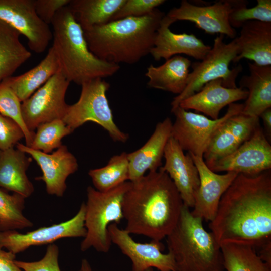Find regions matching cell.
<instances>
[{
  "mask_svg": "<svg viewBox=\"0 0 271 271\" xmlns=\"http://www.w3.org/2000/svg\"><path fill=\"white\" fill-rule=\"evenodd\" d=\"M165 2L164 0H125L111 21L127 17L146 15Z\"/></svg>",
  "mask_w": 271,
  "mask_h": 271,
  "instance_id": "cell-36",
  "label": "cell"
},
{
  "mask_svg": "<svg viewBox=\"0 0 271 271\" xmlns=\"http://www.w3.org/2000/svg\"><path fill=\"white\" fill-rule=\"evenodd\" d=\"M16 254L0 247V271H23L15 263Z\"/></svg>",
  "mask_w": 271,
  "mask_h": 271,
  "instance_id": "cell-40",
  "label": "cell"
},
{
  "mask_svg": "<svg viewBox=\"0 0 271 271\" xmlns=\"http://www.w3.org/2000/svg\"><path fill=\"white\" fill-rule=\"evenodd\" d=\"M125 0H70L68 7L83 31L111 21Z\"/></svg>",
  "mask_w": 271,
  "mask_h": 271,
  "instance_id": "cell-28",
  "label": "cell"
},
{
  "mask_svg": "<svg viewBox=\"0 0 271 271\" xmlns=\"http://www.w3.org/2000/svg\"><path fill=\"white\" fill-rule=\"evenodd\" d=\"M243 107V104L232 103L228 106L226 113L217 119L189 111L179 106L171 108L175 117L172 125L171 137L184 151L203 157L215 131L229 118L241 112Z\"/></svg>",
  "mask_w": 271,
  "mask_h": 271,
  "instance_id": "cell-9",
  "label": "cell"
},
{
  "mask_svg": "<svg viewBox=\"0 0 271 271\" xmlns=\"http://www.w3.org/2000/svg\"><path fill=\"white\" fill-rule=\"evenodd\" d=\"M2 152V151H1V150H0V156H1V154Z\"/></svg>",
  "mask_w": 271,
  "mask_h": 271,
  "instance_id": "cell-44",
  "label": "cell"
},
{
  "mask_svg": "<svg viewBox=\"0 0 271 271\" xmlns=\"http://www.w3.org/2000/svg\"><path fill=\"white\" fill-rule=\"evenodd\" d=\"M59 254L58 247L51 243L47 246L41 259L32 262L16 260L15 263L23 271H61L58 262Z\"/></svg>",
  "mask_w": 271,
  "mask_h": 271,
  "instance_id": "cell-37",
  "label": "cell"
},
{
  "mask_svg": "<svg viewBox=\"0 0 271 271\" xmlns=\"http://www.w3.org/2000/svg\"><path fill=\"white\" fill-rule=\"evenodd\" d=\"M51 24L52 47L60 71L69 82L81 85L91 79L112 76L119 71V65L102 60L90 51L84 31L68 5L58 11Z\"/></svg>",
  "mask_w": 271,
  "mask_h": 271,
  "instance_id": "cell-4",
  "label": "cell"
},
{
  "mask_svg": "<svg viewBox=\"0 0 271 271\" xmlns=\"http://www.w3.org/2000/svg\"><path fill=\"white\" fill-rule=\"evenodd\" d=\"M184 205L168 175L160 167L131 182L122 201L124 229L161 241L177 224Z\"/></svg>",
  "mask_w": 271,
  "mask_h": 271,
  "instance_id": "cell-2",
  "label": "cell"
},
{
  "mask_svg": "<svg viewBox=\"0 0 271 271\" xmlns=\"http://www.w3.org/2000/svg\"><path fill=\"white\" fill-rule=\"evenodd\" d=\"M130 184V181H126L104 192L87 187L85 203L86 234L81 243L82 251L90 248L102 253L109 251L112 242L108 228L112 223L118 225L123 219L122 201Z\"/></svg>",
  "mask_w": 271,
  "mask_h": 271,
  "instance_id": "cell-6",
  "label": "cell"
},
{
  "mask_svg": "<svg viewBox=\"0 0 271 271\" xmlns=\"http://www.w3.org/2000/svg\"><path fill=\"white\" fill-rule=\"evenodd\" d=\"M192 62L181 55H175L163 64H151L147 68L146 76L149 87L170 92L177 95L185 89Z\"/></svg>",
  "mask_w": 271,
  "mask_h": 271,
  "instance_id": "cell-26",
  "label": "cell"
},
{
  "mask_svg": "<svg viewBox=\"0 0 271 271\" xmlns=\"http://www.w3.org/2000/svg\"><path fill=\"white\" fill-rule=\"evenodd\" d=\"M249 75L243 76L239 87L248 91L241 113L259 117L264 110L271 108V66H260L248 63Z\"/></svg>",
  "mask_w": 271,
  "mask_h": 271,
  "instance_id": "cell-24",
  "label": "cell"
},
{
  "mask_svg": "<svg viewBox=\"0 0 271 271\" xmlns=\"http://www.w3.org/2000/svg\"><path fill=\"white\" fill-rule=\"evenodd\" d=\"M202 222L184 204L177 224L166 237L177 271H223L221 247Z\"/></svg>",
  "mask_w": 271,
  "mask_h": 271,
  "instance_id": "cell-5",
  "label": "cell"
},
{
  "mask_svg": "<svg viewBox=\"0 0 271 271\" xmlns=\"http://www.w3.org/2000/svg\"><path fill=\"white\" fill-rule=\"evenodd\" d=\"M260 125L259 117L241 112L227 119L215 131L203 155L209 167L218 160L234 152L253 134Z\"/></svg>",
  "mask_w": 271,
  "mask_h": 271,
  "instance_id": "cell-17",
  "label": "cell"
},
{
  "mask_svg": "<svg viewBox=\"0 0 271 271\" xmlns=\"http://www.w3.org/2000/svg\"><path fill=\"white\" fill-rule=\"evenodd\" d=\"M111 242L116 245L132 263V271H145L153 267L159 271H177L173 255L163 253L164 246L161 241L151 240L149 243L135 241L124 229L115 223L108 228Z\"/></svg>",
  "mask_w": 271,
  "mask_h": 271,
  "instance_id": "cell-15",
  "label": "cell"
},
{
  "mask_svg": "<svg viewBox=\"0 0 271 271\" xmlns=\"http://www.w3.org/2000/svg\"><path fill=\"white\" fill-rule=\"evenodd\" d=\"M16 148L31 156L40 167L42 175L36 178L45 183L48 194L62 197L67 188L66 181L78 169L76 157L62 145L51 154L34 150L18 143Z\"/></svg>",
  "mask_w": 271,
  "mask_h": 271,
  "instance_id": "cell-16",
  "label": "cell"
},
{
  "mask_svg": "<svg viewBox=\"0 0 271 271\" xmlns=\"http://www.w3.org/2000/svg\"><path fill=\"white\" fill-rule=\"evenodd\" d=\"M70 0H34L38 17L48 25L51 24L59 10L67 6Z\"/></svg>",
  "mask_w": 271,
  "mask_h": 271,
  "instance_id": "cell-39",
  "label": "cell"
},
{
  "mask_svg": "<svg viewBox=\"0 0 271 271\" xmlns=\"http://www.w3.org/2000/svg\"><path fill=\"white\" fill-rule=\"evenodd\" d=\"M248 4L246 0H220L211 5L201 6L182 0L178 7L171 9L166 16L176 22H193L206 33H219L233 39L236 32L229 23L230 14L235 9Z\"/></svg>",
  "mask_w": 271,
  "mask_h": 271,
  "instance_id": "cell-11",
  "label": "cell"
},
{
  "mask_svg": "<svg viewBox=\"0 0 271 271\" xmlns=\"http://www.w3.org/2000/svg\"><path fill=\"white\" fill-rule=\"evenodd\" d=\"M78 100L68 105L62 119L73 131L87 122L101 126L115 142L125 143L128 134L121 131L115 124L106 96L110 84L103 78L89 80L81 85Z\"/></svg>",
  "mask_w": 271,
  "mask_h": 271,
  "instance_id": "cell-8",
  "label": "cell"
},
{
  "mask_svg": "<svg viewBox=\"0 0 271 271\" xmlns=\"http://www.w3.org/2000/svg\"><path fill=\"white\" fill-rule=\"evenodd\" d=\"M208 168L216 173L234 172L249 176L271 170V145L260 125L236 150Z\"/></svg>",
  "mask_w": 271,
  "mask_h": 271,
  "instance_id": "cell-14",
  "label": "cell"
},
{
  "mask_svg": "<svg viewBox=\"0 0 271 271\" xmlns=\"http://www.w3.org/2000/svg\"><path fill=\"white\" fill-rule=\"evenodd\" d=\"M208 227L221 246L235 243L271 250V170L238 174L222 196Z\"/></svg>",
  "mask_w": 271,
  "mask_h": 271,
  "instance_id": "cell-1",
  "label": "cell"
},
{
  "mask_svg": "<svg viewBox=\"0 0 271 271\" xmlns=\"http://www.w3.org/2000/svg\"><path fill=\"white\" fill-rule=\"evenodd\" d=\"M22 138H24V133L20 126L13 119L0 113V150L14 147Z\"/></svg>",
  "mask_w": 271,
  "mask_h": 271,
  "instance_id": "cell-38",
  "label": "cell"
},
{
  "mask_svg": "<svg viewBox=\"0 0 271 271\" xmlns=\"http://www.w3.org/2000/svg\"><path fill=\"white\" fill-rule=\"evenodd\" d=\"M224 268L227 271H271L253 247L235 243L221 246Z\"/></svg>",
  "mask_w": 271,
  "mask_h": 271,
  "instance_id": "cell-30",
  "label": "cell"
},
{
  "mask_svg": "<svg viewBox=\"0 0 271 271\" xmlns=\"http://www.w3.org/2000/svg\"><path fill=\"white\" fill-rule=\"evenodd\" d=\"M21 101L9 85L6 79L0 83V113L15 121L21 128L26 145L30 147L35 132L26 127L23 119Z\"/></svg>",
  "mask_w": 271,
  "mask_h": 271,
  "instance_id": "cell-34",
  "label": "cell"
},
{
  "mask_svg": "<svg viewBox=\"0 0 271 271\" xmlns=\"http://www.w3.org/2000/svg\"><path fill=\"white\" fill-rule=\"evenodd\" d=\"M85 205L83 202L71 219L48 227L20 233L16 230L0 231V247L15 254L32 246L51 244L63 238L84 237Z\"/></svg>",
  "mask_w": 271,
  "mask_h": 271,
  "instance_id": "cell-12",
  "label": "cell"
},
{
  "mask_svg": "<svg viewBox=\"0 0 271 271\" xmlns=\"http://www.w3.org/2000/svg\"><path fill=\"white\" fill-rule=\"evenodd\" d=\"M0 21L24 35L36 53L44 52L53 39L49 25L36 13L34 0H0Z\"/></svg>",
  "mask_w": 271,
  "mask_h": 271,
  "instance_id": "cell-13",
  "label": "cell"
},
{
  "mask_svg": "<svg viewBox=\"0 0 271 271\" xmlns=\"http://www.w3.org/2000/svg\"><path fill=\"white\" fill-rule=\"evenodd\" d=\"M257 4L248 8L247 6L238 7L230 14L229 20L231 26L241 28L246 22L258 21L271 23V0H257Z\"/></svg>",
  "mask_w": 271,
  "mask_h": 271,
  "instance_id": "cell-35",
  "label": "cell"
},
{
  "mask_svg": "<svg viewBox=\"0 0 271 271\" xmlns=\"http://www.w3.org/2000/svg\"><path fill=\"white\" fill-rule=\"evenodd\" d=\"M14 147L2 151L0 156V188L18 194L25 199L34 187L26 174L31 158Z\"/></svg>",
  "mask_w": 271,
  "mask_h": 271,
  "instance_id": "cell-25",
  "label": "cell"
},
{
  "mask_svg": "<svg viewBox=\"0 0 271 271\" xmlns=\"http://www.w3.org/2000/svg\"><path fill=\"white\" fill-rule=\"evenodd\" d=\"M247 96L246 89L239 87H225L222 80L217 79L206 83L198 92L181 101L179 106L185 110H194L212 119H217L224 107L246 100Z\"/></svg>",
  "mask_w": 271,
  "mask_h": 271,
  "instance_id": "cell-21",
  "label": "cell"
},
{
  "mask_svg": "<svg viewBox=\"0 0 271 271\" xmlns=\"http://www.w3.org/2000/svg\"><path fill=\"white\" fill-rule=\"evenodd\" d=\"M145 271H153V268H149L147 270H146Z\"/></svg>",
  "mask_w": 271,
  "mask_h": 271,
  "instance_id": "cell-43",
  "label": "cell"
},
{
  "mask_svg": "<svg viewBox=\"0 0 271 271\" xmlns=\"http://www.w3.org/2000/svg\"><path fill=\"white\" fill-rule=\"evenodd\" d=\"M94 188L101 192L112 189L129 181V162L127 153L112 156L106 165L91 169L88 172Z\"/></svg>",
  "mask_w": 271,
  "mask_h": 271,
  "instance_id": "cell-31",
  "label": "cell"
},
{
  "mask_svg": "<svg viewBox=\"0 0 271 271\" xmlns=\"http://www.w3.org/2000/svg\"><path fill=\"white\" fill-rule=\"evenodd\" d=\"M190 155L198 169L200 178V185L194 196L191 213L203 220L211 222L215 216L222 196L238 174L234 172L218 174L208 168L203 157Z\"/></svg>",
  "mask_w": 271,
  "mask_h": 271,
  "instance_id": "cell-18",
  "label": "cell"
},
{
  "mask_svg": "<svg viewBox=\"0 0 271 271\" xmlns=\"http://www.w3.org/2000/svg\"><path fill=\"white\" fill-rule=\"evenodd\" d=\"M78 271H92L91 265L86 259H82Z\"/></svg>",
  "mask_w": 271,
  "mask_h": 271,
  "instance_id": "cell-42",
  "label": "cell"
},
{
  "mask_svg": "<svg viewBox=\"0 0 271 271\" xmlns=\"http://www.w3.org/2000/svg\"><path fill=\"white\" fill-rule=\"evenodd\" d=\"M165 14L155 9L141 17H127L84 30L90 51L112 63L133 64L150 54Z\"/></svg>",
  "mask_w": 271,
  "mask_h": 271,
  "instance_id": "cell-3",
  "label": "cell"
},
{
  "mask_svg": "<svg viewBox=\"0 0 271 271\" xmlns=\"http://www.w3.org/2000/svg\"><path fill=\"white\" fill-rule=\"evenodd\" d=\"M60 70L57 56L51 46L45 58L35 67L20 75L11 76L6 79L22 102Z\"/></svg>",
  "mask_w": 271,
  "mask_h": 271,
  "instance_id": "cell-27",
  "label": "cell"
},
{
  "mask_svg": "<svg viewBox=\"0 0 271 271\" xmlns=\"http://www.w3.org/2000/svg\"><path fill=\"white\" fill-rule=\"evenodd\" d=\"M259 117L262 120L266 133L267 134V137L268 139L269 136L270 137L271 135V108L264 110L261 113Z\"/></svg>",
  "mask_w": 271,
  "mask_h": 271,
  "instance_id": "cell-41",
  "label": "cell"
},
{
  "mask_svg": "<svg viewBox=\"0 0 271 271\" xmlns=\"http://www.w3.org/2000/svg\"><path fill=\"white\" fill-rule=\"evenodd\" d=\"M20 36L16 30L0 21V83L12 76L31 56Z\"/></svg>",
  "mask_w": 271,
  "mask_h": 271,
  "instance_id": "cell-29",
  "label": "cell"
},
{
  "mask_svg": "<svg viewBox=\"0 0 271 271\" xmlns=\"http://www.w3.org/2000/svg\"><path fill=\"white\" fill-rule=\"evenodd\" d=\"M224 37L222 34L217 36L205 57L200 62L192 63V71L189 74L187 85L181 94L174 97L171 108L178 106L181 101L215 79H222L225 87H237L236 80L242 70V66L239 64L231 69L229 66L238 54L239 47L236 38L226 43Z\"/></svg>",
  "mask_w": 271,
  "mask_h": 271,
  "instance_id": "cell-7",
  "label": "cell"
},
{
  "mask_svg": "<svg viewBox=\"0 0 271 271\" xmlns=\"http://www.w3.org/2000/svg\"><path fill=\"white\" fill-rule=\"evenodd\" d=\"M172 122L169 117L158 122L152 134L139 149L127 153L129 162V181H134L148 171L162 167L166 144L171 137Z\"/></svg>",
  "mask_w": 271,
  "mask_h": 271,
  "instance_id": "cell-22",
  "label": "cell"
},
{
  "mask_svg": "<svg viewBox=\"0 0 271 271\" xmlns=\"http://www.w3.org/2000/svg\"><path fill=\"white\" fill-rule=\"evenodd\" d=\"M30 147L50 153L62 145V139L73 131L62 119H56L39 125Z\"/></svg>",
  "mask_w": 271,
  "mask_h": 271,
  "instance_id": "cell-33",
  "label": "cell"
},
{
  "mask_svg": "<svg viewBox=\"0 0 271 271\" xmlns=\"http://www.w3.org/2000/svg\"><path fill=\"white\" fill-rule=\"evenodd\" d=\"M70 83L59 71L22 102L23 119L31 132L41 124L63 118L68 105L65 98Z\"/></svg>",
  "mask_w": 271,
  "mask_h": 271,
  "instance_id": "cell-10",
  "label": "cell"
},
{
  "mask_svg": "<svg viewBox=\"0 0 271 271\" xmlns=\"http://www.w3.org/2000/svg\"><path fill=\"white\" fill-rule=\"evenodd\" d=\"M236 39L239 53L233 63L247 59L260 66H270V22H247L241 26L240 35Z\"/></svg>",
  "mask_w": 271,
  "mask_h": 271,
  "instance_id": "cell-23",
  "label": "cell"
},
{
  "mask_svg": "<svg viewBox=\"0 0 271 271\" xmlns=\"http://www.w3.org/2000/svg\"><path fill=\"white\" fill-rule=\"evenodd\" d=\"M177 142L171 137L165 148V164L161 167L171 178L185 205L193 208L194 196L200 185L198 169L191 155L184 153Z\"/></svg>",
  "mask_w": 271,
  "mask_h": 271,
  "instance_id": "cell-19",
  "label": "cell"
},
{
  "mask_svg": "<svg viewBox=\"0 0 271 271\" xmlns=\"http://www.w3.org/2000/svg\"><path fill=\"white\" fill-rule=\"evenodd\" d=\"M176 21L165 15L157 30L154 46L150 54L156 61L167 60L179 54H185L201 60L210 50L211 47L205 44L193 34H177L170 29Z\"/></svg>",
  "mask_w": 271,
  "mask_h": 271,
  "instance_id": "cell-20",
  "label": "cell"
},
{
  "mask_svg": "<svg viewBox=\"0 0 271 271\" xmlns=\"http://www.w3.org/2000/svg\"><path fill=\"white\" fill-rule=\"evenodd\" d=\"M25 199L18 194H9L0 189V231L23 229L33 225L23 214Z\"/></svg>",
  "mask_w": 271,
  "mask_h": 271,
  "instance_id": "cell-32",
  "label": "cell"
}]
</instances>
